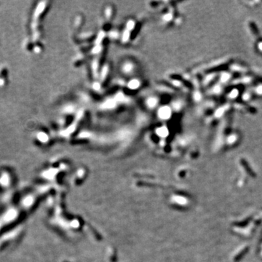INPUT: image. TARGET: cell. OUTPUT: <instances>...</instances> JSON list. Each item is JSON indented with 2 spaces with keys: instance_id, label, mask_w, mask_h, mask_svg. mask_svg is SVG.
<instances>
[{
  "instance_id": "obj_2",
  "label": "cell",
  "mask_w": 262,
  "mask_h": 262,
  "mask_svg": "<svg viewBox=\"0 0 262 262\" xmlns=\"http://www.w3.org/2000/svg\"><path fill=\"white\" fill-rule=\"evenodd\" d=\"M249 26H250L253 34H255V36H258L259 35V30H258V28L256 24L253 22H249Z\"/></svg>"
},
{
  "instance_id": "obj_1",
  "label": "cell",
  "mask_w": 262,
  "mask_h": 262,
  "mask_svg": "<svg viewBox=\"0 0 262 262\" xmlns=\"http://www.w3.org/2000/svg\"><path fill=\"white\" fill-rule=\"evenodd\" d=\"M9 80V71L5 64L0 65V88H4L8 85Z\"/></svg>"
}]
</instances>
